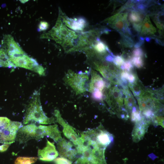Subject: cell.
Here are the masks:
<instances>
[{
	"label": "cell",
	"mask_w": 164,
	"mask_h": 164,
	"mask_svg": "<svg viewBox=\"0 0 164 164\" xmlns=\"http://www.w3.org/2000/svg\"><path fill=\"white\" fill-rule=\"evenodd\" d=\"M31 121L44 124L55 122L53 118H49L45 115L43 110L39 98L37 96L35 97L29 104L23 123L26 124Z\"/></svg>",
	"instance_id": "6da1fadb"
},
{
	"label": "cell",
	"mask_w": 164,
	"mask_h": 164,
	"mask_svg": "<svg viewBox=\"0 0 164 164\" xmlns=\"http://www.w3.org/2000/svg\"><path fill=\"white\" fill-rule=\"evenodd\" d=\"M64 80L77 94L83 93L88 89L89 77L86 73H77L69 70L65 75Z\"/></svg>",
	"instance_id": "7a4b0ae2"
},
{
	"label": "cell",
	"mask_w": 164,
	"mask_h": 164,
	"mask_svg": "<svg viewBox=\"0 0 164 164\" xmlns=\"http://www.w3.org/2000/svg\"><path fill=\"white\" fill-rule=\"evenodd\" d=\"M44 136L41 125L31 124L22 126L18 130L16 140L19 143H26L31 139L38 141Z\"/></svg>",
	"instance_id": "3957f363"
},
{
	"label": "cell",
	"mask_w": 164,
	"mask_h": 164,
	"mask_svg": "<svg viewBox=\"0 0 164 164\" xmlns=\"http://www.w3.org/2000/svg\"><path fill=\"white\" fill-rule=\"evenodd\" d=\"M128 13H118L105 20L104 21L111 27L120 33L131 35L132 34L129 28V22L127 20Z\"/></svg>",
	"instance_id": "277c9868"
},
{
	"label": "cell",
	"mask_w": 164,
	"mask_h": 164,
	"mask_svg": "<svg viewBox=\"0 0 164 164\" xmlns=\"http://www.w3.org/2000/svg\"><path fill=\"white\" fill-rule=\"evenodd\" d=\"M9 58L11 62L16 67H22L33 70L41 75L45 74L43 67L39 65L35 60L26 55Z\"/></svg>",
	"instance_id": "5b68a950"
},
{
	"label": "cell",
	"mask_w": 164,
	"mask_h": 164,
	"mask_svg": "<svg viewBox=\"0 0 164 164\" xmlns=\"http://www.w3.org/2000/svg\"><path fill=\"white\" fill-rule=\"evenodd\" d=\"M76 148L80 155L76 161L77 164H99L93 147L82 141Z\"/></svg>",
	"instance_id": "8992f818"
},
{
	"label": "cell",
	"mask_w": 164,
	"mask_h": 164,
	"mask_svg": "<svg viewBox=\"0 0 164 164\" xmlns=\"http://www.w3.org/2000/svg\"><path fill=\"white\" fill-rule=\"evenodd\" d=\"M90 139L95 142L101 148L105 149L113 140L112 135L101 129L89 130L84 132Z\"/></svg>",
	"instance_id": "52a82bcc"
},
{
	"label": "cell",
	"mask_w": 164,
	"mask_h": 164,
	"mask_svg": "<svg viewBox=\"0 0 164 164\" xmlns=\"http://www.w3.org/2000/svg\"><path fill=\"white\" fill-rule=\"evenodd\" d=\"M54 115L57 122L63 127V132L65 136L77 146L81 145L82 140L77 134L75 128L66 122L62 117L60 111L55 110Z\"/></svg>",
	"instance_id": "ba28073f"
},
{
	"label": "cell",
	"mask_w": 164,
	"mask_h": 164,
	"mask_svg": "<svg viewBox=\"0 0 164 164\" xmlns=\"http://www.w3.org/2000/svg\"><path fill=\"white\" fill-rule=\"evenodd\" d=\"M91 79L88 90L92 96L96 100H101L102 98V91L105 87V83L102 78L95 71L92 70Z\"/></svg>",
	"instance_id": "9c48e42d"
},
{
	"label": "cell",
	"mask_w": 164,
	"mask_h": 164,
	"mask_svg": "<svg viewBox=\"0 0 164 164\" xmlns=\"http://www.w3.org/2000/svg\"><path fill=\"white\" fill-rule=\"evenodd\" d=\"M22 126L20 122L11 121L9 126L0 132V143L10 145L15 142L17 132Z\"/></svg>",
	"instance_id": "30bf717a"
},
{
	"label": "cell",
	"mask_w": 164,
	"mask_h": 164,
	"mask_svg": "<svg viewBox=\"0 0 164 164\" xmlns=\"http://www.w3.org/2000/svg\"><path fill=\"white\" fill-rule=\"evenodd\" d=\"M58 152L62 157L70 160H75L78 155L76 147L70 142L64 138H62L57 142Z\"/></svg>",
	"instance_id": "8fae6325"
},
{
	"label": "cell",
	"mask_w": 164,
	"mask_h": 164,
	"mask_svg": "<svg viewBox=\"0 0 164 164\" xmlns=\"http://www.w3.org/2000/svg\"><path fill=\"white\" fill-rule=\"evenodd\" d=\"M6 50H5L9 58H12L23 55L24 53L13 38L10 35H6L4 40Z\"/></svg>",
	"instance_id": "7c38bea8"
},
{
	"label": "cell",
	"mask_w": 164,
	"mask_h": 164,
	"mask_svg": "<svg viewBox=\"0 0 164 164\" xmlns=\"http://www.w3.org/2000/svg\"><path fill=\"white\" fill-rule=\"evenodd\" d=\"M58 155L54 142L47 140L46 146L42 149H38V155L39 159L46 161H50L54 159Z\"/></svg>",
	"instance_id": "4fadbf2b"
},
{
	"label": "cell",
	"mask_w": 164,
	"mask_h": 164,
	"mask_svg": "<svg viewBox=\"0 0 164 164\" xmlns=\"http://www.w3.org/2000/svg\"><path fill=\"white\" fill-rule=\"evenodd\" d=\"M150 124L144 118L135 123L132 134L134 142H138L143 138Z\"/></svg>",
	"instance_id": "5bb4252c"
},
{
	"label": "cell",
	"mask_w": 164,
	"mask_h": 164,
	"mask_svg": "<svg viewBox=\"0 0 164 164\" xmlns=\"http://www.w3.org/2000/svg\"><path fill=\"white\" fill-rule=\"evenodd\" d=\"M107 101L111 106L116 104L119 106L123 105V99L121 91L117 87L110 88L107 95Z\"/></svg>",
	"instance_id": "9a60e30c"
},
{
	"label": "cell",
	"mask_w": 164,
	"mask_h": 164,
	"mask_svg": "<svg viewBox=\"0 0 164 164\" xmlns=\"http://www.w3.org/2000/svg\"><path fill=\"white\" fill-rule=\"evenodd\" d=\"M145 13L144 12L135 9L131 10L128 17V20L132 25L134 29L138 32H140Z\"/></svg>",
	"instance_id": "2e32d148"
},
{
	"label": "cell",
	"mask_w": 164,
	"mask_h": 164,
	"mask_svg": "<svg viewBox=\"0 0 164 164\" xmlns=\"http://www.w3.org/2000/svg\"><path fill=\"white\" fill-rule=\"evenodd\" d=\"M45 136L53 139L56 142L62 139L61 132L56 124L48 126L42 125Z\"/></svg>",
	"instance_id": "e0dca14e"
},
{
	"label": "cell",
	"mask_w": 164,
	"mask_h": 164,
	"mask_svg": "<svg viewBox=\"0 0 164 164\" xmlns=\"http://www.w3.org/2000/svg\"><path fill=\"white\" fill-rule=\"evenodd\" d=\"M156 32V29L151 22L149 15H146L143 21L140 31L141 35L143 36L151 35L154 34Z\"/></svg>",
	"instance_id": "ac0fdd59"
},
{
	"label": "cell",
	"mask_w": 164,
	"mask_h": 164,
	"mask_svg": "<svg viewBox=\"0 0 164 164\" xmlns=\"http://www.w3.org/2000/svg\"><path fill=\"white\" fill-rule=\"evenodd\" d=\"M123 92L125 96L124 103L126 108L128 111H132L135 105L133 96L128 89H124Z\"/></svg>",
	"instance_id": "d6986e66"
},
{
	"label": "cell",
	"mask_w": 164,
	"mask_h": 164,
	"mask_svg": "<svg viewBox=\"0 0 164 164\" xmlns=\"http://www.w3.org/2000/svg\"><path fill=\"white\" fill-rule=\"evenodd\" d=\"M129 85L131 90L135 96L140 97L145 93L143 87L137 80L132 83H129Z\"/></svg>",
	"instance_id": "ffe728a7"
},
{
	"label": "cell",
	"mask_w": 164,
	"mask_h": 164,
	"mask_svg": "<svg viewBox=\"0 0 164 164\" xmlns=\"http://www.w3.org/2000/svg\"><path fill=\"white\" fill-rule=\"evenodd\" d=\"M0 67L10 68L16 67L11 62L5 51L2 48L0 49Z\"/></svg>",
	"instance_id": "44dd1931"
},
{
	"label": "cell",
	"mask_w": 164,
	"mask_h": 164,
	"mask_svg": "<svg viewBox=\"0 0 164 164\" xmlns=\"http://www.w3.org/2000/svg\"><path fill=\"white\" fill-rule=\"evenodd\" d=\"M94 43H95L93 45V48L95 53L104 54L106 51L108 50V47L104 43L98 40L96 41Z\"/></svg>",
	"instance_id": "7402d4cb"
},
{
	"label": "cell",
	"mask_w": 164,
	"mask_h": 164,
	"mask_svg": "<svg viewBox=\"0 0 164 164\" xmlns=\"http://www.w3.org/2000/svg\"><path fill=\"white\" fill-rule=\"evenodd\" d=\"M38 158L20 157L15 160L14 164H32L36 162Z\"/></svg>",
	"instance_id": "603a6c76"
},
{
	"label": "cell",
	"mask_w": 164,
	"mask_h": 164,
	"mask_svg": "<svg viewBox=\"0 0 164 164\" xmlns=\"http://www.w3.org/2000/svg\"><path fill=\"white\" fill-rule=\"evenodd\" d=\"M144 118L142 116L141 111L134 108L132 111L131 119L132 121L135 123L138 122Z\"/></svg>",
	"instance_id": "cb8c5ba5"
},
{
	"label": "cell",
	"mask_w": 164,
	"mask_h": 164,
	"mask_svg": "<svg viewBox=\"0 0 164 164\" xmlns=\"http://www.w3.org/2000/svg\"><path fill=\"white\" fill-rule=\"evenodd\" d=\"M11 121L6 117H0V132L6 128L9 125Z\"/></svg>",
	"instance_id": "d4e9b609"
},
{
	"label": "cell",
	"mask_w": 164,
	"mask_h": 164,
	"mask_svg": "<svg viewBox=\"0 0 164 164\" xmlns=\"http://www.w3.org/2000/svg\"><path fill=\"white\" fill-rule=\"evenodd\" d=\"M131 60L132 63L138 68H140L143 66V60L141 56H133Z\"/></svg>",
	"instance_id": "484cf974"
},
{
	"label": "cell",
	"mask_w": 164,
	"mask_h": 164,
	"mask_svg": "<svg viewBox=\"0 0 164 164\" xmlns=\"http://www.w3.org/2000/svg\"><path fill=\"white\" fill-rule=\"evenodd\" d=\"M55 164H72L71 161L66 158L59 157L54 159Z\"/></svg>",
	"instance_id": "4316f807"
},
{
	"label": "cell",
	"mask_w": 164,
	"mask_h": 164,
	"mask_svg": "<svg viewBox=\"0 0 164 164\" xmlns=\"http://www.w3.org/2000/svg\"><path fill=\"white\" fill-rule=\"evenodd\" d=\"M113 61L115 65L119 66L123 64L125 62L122 56H115Z\"/></svg>",
	"instance_id": "83f0119b"
},
{
	"label": "cell",
	"mask_w": 164,
	"mask_h": 164,
	"mask_svg": "<svg viewBox=\"0 0 164 164\" xmlns=\"http://www.w3.org/2000/svg\"><path fill=\"white\" fill-rule=\"evenodd\" d=\"M153 121L156 125H160L164 127V118L162 117L156 116Z\"/></svg>",
	"instance_id": "f1b7e54d"
},
{
	"label": "cell",
	"mask_w": 164,
	"mask_h": 164,
	"mask_svg": "<svg viewBox=\"0 0 164 164\" xmlns=\"http://www.w3.org/2000/svg\"><path fill=\"white\" fill-rule=\"evenodd\" d=\"M49 24L47 22L45 21L40 22L39 25V28L40 31H44L47 29Z\"/></svg>",
	"instance_id": "f546056e"
},
{
	"label": "cell",
	"mask_w": 164,
	"mask_h": 164,
	"mask_svg": "<svg viewBox=\"0 0 164 164\" xmlns=\"http://www.w3.org/2000/svg\"><path fill=\"white\" fill-rule=\"evenodd\" d=\"M143 53L140 48L135 49L133 51L134 56H141L143 55Z\"/></svg>",
	"instance_id": "4dcf8cb0"
},
{
	"label": "cell",
	"mask_w": 164,
	"mask_h": 164,
	"mask_svg": "<svg viewBox=\"0 0 164 164\" xmlns=\"http://www.w3.org/2000/svg\"><path fill=\"white\" fill-rule=\"evenodd\" d=\"M10 145L4 144L0 146V152H2L6 151L9 146Z\"/></svg>",
	"instance_id": "1f68e13d"
},
{
	"label": "cell",
	"mask_w": 164,
	"mask_h": 164,
	"mask_svg": "<svg viewBox=\"0 0 164 164\" xmlns=\"http://www.w3.org/2000/svg\"><path fill=\"white\" fill-rule=\"evenodd\" d=\"M20 1L21 3H26V2H27V1H28V0H20Z\"/></svg>",
	"instance_id": "d6a6232c"
}]
</instances>
